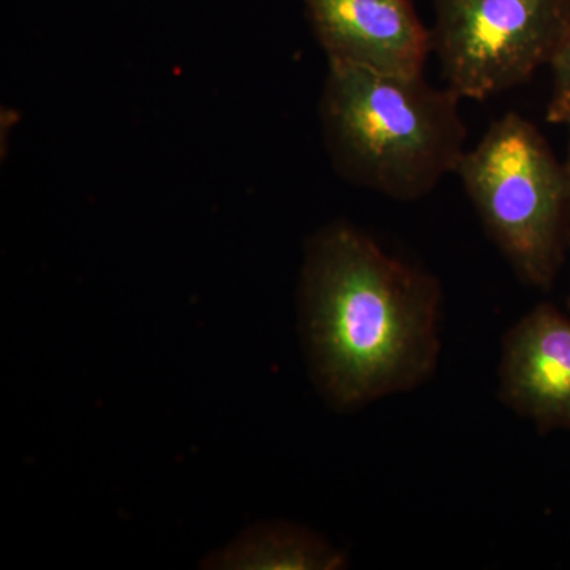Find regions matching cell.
<instances>
[{
    "mask_svg": "<svg viewBox=\"0 0 570 570\" xmlns=\"http://www.w3.org/2000/svg\"><path fill=\"white\" fill-rule=\"evenodd\" d=\"M499 396L539 433L570 430V318L542 303L505 333Z\"/></svg>",
    "mask_w": 570,
    "mask_h": 570,
    "instance_id": "6",
    "label": "cell"
},
{
    "mask_svg": "<svg viewBox=\"0 0 570 570\" xmlns=\"http://www.w3.org/2000/svg\"><path fill=\"white\" fill-rule=\"evenodd\" d=\"M455 174L513 272L550 288L570 245V171L538 127L519 112L501 116Z\"/></svg>",
    "mask_w": 570,
    "mask_h": 570,
    "instance_id": "3",
    "label": "cell"
},
{
    "mask_svg": "<svg viewBox=\"0 0 570 570\" xmlns=\"http://www.w3.org/2000/svg\"><path fill=\"white\" fill-rule=\"evenodd\" d=\"M569 309H570V296H569Z\"/></svg>",
    "mask_w": 570,
    "mask_h": 570,
    "instance_id": "10",
    "label": "cell"
},
{
    "mask_svg": "<svg viewBox=\"0 0 570 570\" xmlns=\"http://www.w3.org/2000/svg\"><path fill=\"white\" fill-rule=\"evenodd\" d=\"M433 52L448 88L485 100L549 66L570 21V0H433Z\"/></svg>",
    "mask_w": 570,
    "mask_h": 570,
    "instance_id": "4",
    "label": "cell"
},
{
    "mask_svg": "<svg viewBox=\"0 0 570 570\" xmlns=\"http://www.w3.org/2000/svg\"><path fill=\"white\" fill-rule=\"evenodd\" d=\"M551 99L547 119L570 127V21L549 63Z\"/></svg>",
    "mask_w": 570,
    "mask_h": 570,
    "instance_id": "8",
    "label": "cell"
},
{
    "mask_svg": "<svg viewBox=\"0 0 570 570\" xmlns=\"http://www.w3.org/2000/svg\"><path fill=\"white\" fill-rule=\"evenodd\" d=\"M569 130H570V127H569ZM568 167H569V171H570V141H569V156H568Z\"/></svg>",
    "mask_w": 570,
    "mask_h": 570,
    "instance_id": "9",
    "label": "cell"
},
{
    "mask_svg": "<svg viewBox=\"0 0 570 570\" xmlns=\"http://www.w3.org/2000/svg\"><path fill=\"white\" fill-rule=\"evenodd\" d=\"M328 63L377 73L423 75L431 29L414 0H303Z\"/></svg>",
    "mask_w": 570,
    "mask_h": 570,
    "instance_id": "5",
    "label": "cell"
},
{
    "mask_svg": "<svg viewBox=\"0 0 570 570\" xmlns=\"http://www.w3.org/2000/svg\"><path fill=\"white\" fill-rule=\"evenodd\" d=\"M460 102L423 75L328 63L321 119L337 174L401 202L433 193L466 153Z\"/></svg>",
    "mask_w": 570,
    "mask_h": 570,
    "instance_id": "2",
    "label": "cell"
},
{
    "mask_svg": "<svg viewBox=\"0 0 570 570\" xmlns=\"http://www.w3.org/2000/svg\"><path fill=\"white\" fill-rule=\"evenodd\" d=\"M298 314L311 377L340 411L417 389L436 371L439 281L352 225L307 243Z\"/></svg>",
    "mask_w": 570,
    "mask_h": 570,
    "instance_id": "1",
    "label": "cell"
},
{
    "mask_svg": "<svg viewBox=\"0 0 570 570\" xmlns=\"http://www.w3.org/2000/svg\"><path fill=\"white\" fill-rule=\"evenodd\" d=\"M202 564L205 569L333 570L346 568L347 558L316 532L275 521L249 528Z\"/></svg>",
    "mask_w": 570,
    "mask_h": 570,
    "instance_id": "7",
    "label": "cell"
}]
</instances>
